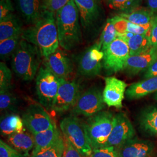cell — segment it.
I'll list each match as a JSON object with an SVG mask.
<instances>
[{
    "mask_svg": "<svg viewBox=\"0 0 157 157\" xmlns=\"http://www.w3.org/2000/svg\"><path fill=\"white\" fill-rule=\"evenodd\" d=\"M56 14L43 10L39 19L24 29L22 39L38 47L44 58L50 56L59 45Z\"/></svg>",
    "mask_w": 157,
    "mask_h": 157,
    "instance_id": "6da1fadb",
    "label": "cell"
},
{
    "mask_svg": "<svg viewBox=\"0 0 157 157\" xmlns=\"http://www.w3.org/2000/svg\"><path fill=\"white\" fill-rule=\"evenodd\" d=\"M59 45L65 50H73L82 41L80 18L74 0H71L56 14Z\"/></svg>",
    "mask_w": 157,
    "mask_h": 157,
    "instance_id": "7a4b0ae2",
    "label": "cell"
},
{
    "mask_svg": "<svg viewBox=\"0 0 157 157\" xmlns=\"http://www.w3.org/2000/svg\"><path fill=\"white\" fill-rule=\"evenodd\" d=\"M41 56L38 47L22 39L11 57L12 70L23 80L32 81L38 73Z\"/></svg>",
    "mask_w": 157,
    "mask_h": 157,
    "instance_id": "3957f363",
    "label": "cell"
},
{
    "mask_svg": "<svg viewBox=\"0 0 157 157\" xmlns=\"http://www.w3.org/2000/svg\"><path fill=\"white\" fill-rule=\"evenodd\" d=\"M114 118L112 112L101 111L84 122L87 138L93 150L105 147L112 132Z\"/></svg>",
    "mask_w": 157,
    "mask_h": 157,
    "instance_id": "277c9868",
    "label": "cell"
},
{
    "mask_svg": "<svg viewBox=\"0 0 157 157\" xmlns=\"http://www.w3.org/2000/svg\"><path fill=\"white\" fill-rule=\"evenodd\" d=\"M60 129L65 139L69 141L83 157H90L93 149L87 138L84 122L75 116L63 118Z\"/></svg>",
    "mask_w": 157,
    "mask_h": 157,
    "instance_id": "5b68a950",
    "label": "cell"
},
{
    "mask_svg": "<svg viewBox=\"0 0 157 157\" xmlns=\"http://www.w3.org/2000/svg\"><path fill=\"white\" fill-rule=\"evenodd\" d=\"M60 83L61 78L45 67H40L36 78V89L40 104L45 109H53Z\"/></svg>",
    "mask_w": 157,
    "mask_h": 157,
    "instance_id": "8992f818",
    "label": "cell"
},
{
    "mask_svg": "<svg viewBox=\"0 0 157 157\" xmlns=\"http://www.w3.org/2000/svg\"><path fill=\"white\" fill-rule=\"evenodd\" d=\"M105 105L101 89L93 86L80 94L71 112L73 116L83 115L89 118L102 111Z\"/></svg>",
    "mask_w": 157,
    "mask_h": 157,
    "instance_id": "52a82bcc",
    "label": "cell"
},
{
    "mask_svg": "<svg viewBox=\"0 0 157 157\" xmlns=\"http://www.w3.org/2000/svg\"><path fill=\"white\" fill-rule=\"evenodd\" d=\"M103 67L111 73L123 71L130 56L127 43L122 39L117 38L104 52Z\"/></svg>",
    "mask_w": 157,
    "mask_h": 157,
    "instance_id": "ba28073f",
    "label": "cell"
},
{
    "mask_svg": "<svg viewBox=\"0 0 157 157\" xmlns=\"http://www.w3.org/2000/svg\"><path fill=\"white\" fill-rule=\"evenodd\" d=\"M104 54L99 43L87 48L80 56L78 69L79 74L85 78H94L98 75L103 66Z\"/></svg>",
    "mask_w": 157,
    "mask_h": 157,
    "instance_id": "9c48e42d",
    "label": "cell"
},
{
    "mask_svg": "<svg viewBox=\"0 0 157 157\" xmlns=\"http://www.w3.org/2000/svg\"><path fill=\"white\" fill-rule=\"evenodd\" d=\"M22 118L25 126L32 135L44 132L56 126L45 109L38 104L29 105L23 112Z\"/></svg>",
    "mask_w": 157,
    "mask_h": 157,
    "instance_id": "30bf717a",
    "label": "cell"
},
{
    "mask_svg": "<svg viewBox=\"0 0 157 157\" xmlns=\"http://www.w3.org/2000/svg\"><path fill=\"white\" fill-rule=\"evenodd\" d=\"M81 94L80 86L76 81L61 78V83L52 109L58 113L72 109Z\"/></svg>",
    "mask_w": 157,
    "mask_h": 157,
    "instance_id": "8fae6325",
    "label": "cell"
},
{
    "mask_svg": "<svg viewBox=\"0 0 157 157\" xmlns=\"http://www.w3.org/2000/svg\"><path fill=\"white\" fill-rule=\"evenodd\" d=\"M135 128L128 117L124 112H120L115 115L114 124L111 133L105 147L118 148L135 137Z\"/></svg>",
    "mask_w": 157,
    "mask_h": 157,
    "instance_id": "7c38bea8",
    "label": "cell"
},
{
    "mask_svg": "<svg viewBox=\"0 0 157 157\" xmlns=\"http://www.w3.org/2000/svg\"><path fill=\"white\" fill-rule=\"evenodd\" d=\"M105 86L102 91L103 99L108 107L118 109L122 108V101L124 97L127 84L121 80L113 76L105 78Z\"/></svg>",
    "mask_w": 157,
    "mask_h": 157,
    "instance_id": "4fadbf2b",
    "label": "cell"
},
{
    "mask_svg": "<svg viewBox=\"0 0 157 157\" xmlns=\"http://www.w3.org/2000/svg\"><path fill=\"white\" fill-rule=\"evenodd\" d=\"M44 65L58 78L67 79L73 72V65L70 58L61 50L44 59Z\"/></svg>",
    "mask_w": 157,
    "mask_h": 157,
    "instance_id": "5bb4252c",
    "label": "cell"
},
{
    "mask_svg": "<svg viewBox=\"0 0 157 157\" xmlns=\"http://www.w3.org/2000/svg\"><path fill=\"white\" fill-rule=\"evenodd\" d=\"M154 148L151 141L134 137L117 150L120 157H152Z\"/></svg>",
    "mask_w": 157,
    "mask_h": 157,
    "instance_id": "9a60e30c",
    "label": "cell"
},
{
    "mask_svg": "<svg viewBox=\"0 0 157 157\" xmlns=\"http://www.w3.org/2000/svg\"><path fill=\"white\" fill-rule=\"evenodd\" d=\"M157 60V49L151 47L144 53L129 56L123 71L129 76H135L146 71Z\"/></svg>",
    "mask_w": 157,
    "mask_h": 157,
    "instance_id": "2e32d148",
    "label": "cell"
},
{
    "mask_svg": "<svg viewBox=\"0 0 157 157\" xmlns=\"http://www.w3.org/2000/svg\"><path fill=\"white\" fill-rule=\"evenodd\" d=\"M78 8L80 24L85 30H90L100 16V7L95 0H74Z\"/></svg>",
    "mask_w": 157,
    "mask_h": 157,
    "instance_id": "e0dca14e",
    "label": "cell"
},
{
    "mask_svg": "<svg viewBox=\"0 0 157 157\" xmlns=\"http://www.w3.org/2000/svg\"><path fill=\"white\" fill-rule=\"evenodd\" d=\"M17 11L28 25L36 22L43 12L41 0H13Z\"/></svg>",
    "mask_w": 157,
    "mask_h": 157,
    "instance_id": "ac0fdd59",
    "label": "cell"
},
{
    "mask_svg": "<svg viewBox=\"0 0 157 157\" xmlns=\"http://www.w3.org/2000/svg\"><path fill=\"white\" fill-rule=\"evenodd\" d=\"M157 91V76L131 84L126 90L125 95L129 100L140 99Z\"/></svg>",
    "mask_w": 157,
    "mask_h": 157,
    "instance_id": "d6986e66",
    "label": "cell"
},
{
    "mask_svg": "<svg viewBox=\"0 0 157 157\" xmlns=\"http://www.w3.org/2000/svg\"><path fill=\"white\" fill-rule=\"evenodd\" d=\"M22 21L14 13L0 21V41L17 36L23 31Z\"/></svg>",
    "mask_w": 157,
    "mask_h": 157,
    "instance_id": "ffe728a7",
    "label": "cell"
},
{
    "mask_svg": "<svg viewBox=\"0 0 157 157\" xmlns=\"http://www.w3.org/2000/svg\"><path fill=\"white\" fill-rule=\"evenodd\" d=\"M24 123L22 118L14 113H6L1 118L0 132L2 136H10L23 131Z\"/></svg>",
    "mask_w": 157,
    "mask_h": 157,
    "instance_id": "44dd1931",
    "label": "cell"
},
{
    "mask_svg": "<svg viewBox=\"0 0 157 157\" xmlns=\"http://www.w3.org/2000/svg\"><path fill=\"white\" fill-rule=\"evenodd\" d=\"M8 144L21 152L28 154L34 147L33 135L24 130L22 132L11 135L7 137Z\"/></svg>",
    "mask_w": 157,
    "mask_h": 157,
    "instance_id": "7402d4cb",
    "label": "cell"
},
{
    "mask_svg": "<svg viewBox=\"0 0 157 157\" xmlns=\"http://www.w3.org/2000/svg\"><path fill=\"white\" fill-rule=\"evenodd\" d=\"M118 15L127 19L130 22L147 29L151 28L152 22L154 17L151 10L144 8H137L128 13H121Z\"/></svg>",
    "mask_w": 157,
    "mask_h": 157,
    "instance_id": "603a6c76",
    "label": "cell"
},
{
    "mask_svg": "<svg viewBox=\"0 0 157 157\" xmlns=\"http://www.w3.org/2000/svg\"><path fill=\"white\" fill-rule=\"evenodd\" d=\"M139 123L141 130L151 136L157 137V108L150 107L141 112Z\"/></svg>",
    "mask_w": 157,
    "mask_h": 157,
    "instance_id": "cb8c5ba5",
    "label": "cell"
},
{
    "mask_svg": "<svg viewBox=\"0 0 157 157\" xmlns=\"http://www.w3.org/2000/svg\"><path fill=\"white\" fill-rule=\"evenodd\" d=\"M59 130L55 126L54 128L44 132L33 135L34 139V147L32 151V154H34L44 148L48 146H50L53 143L61 136Z\"/></svg>",
    "mask_w": 157,
    "mask_h": 157,
    "instance_id": "d4e9b609",
    "label": "cell"
},
{
    "mask_svg": "<svg viewBox=\"0 0 157 157\" xmlns=\"http://www.w3.org/2000/svg\"><path fill=\"white\" fill-rule=\"evenodd\" d=\"M111 20L118 33H130L134 34H144L150 36L151 29H147L134 24L119 15L113 17Z\"/></svg>",
    "mask_w": 157,
    "mask_h": 157,
    "instance_id": "484cf974",
    "label": "cell"
},
{
    "mask_svg": "<svg viewBox=\"0 0 157 157\" xmlns=\"http://www.w3.org/2000/svg\"><path fill=\"white\" fill-rule=\"evenodd\" d=\"M129 48L130 56L139 55L151 48L150 36L144 34H134L126 41Z\"/></svg>",
    "mask_w": 157,
    "mask_h": 157,
    "instance_id": "4316f807",
    "label": "cell"
},
{
    "mask_svg": "<svg viewBox=\"0 0 157 157\" xmlns=\"http://www.w3.org/2000/svg\"><path fill=\"white\" fill-rule=\"evenodd\" d=\"M65 140L62 135L50 146L32 154L30 157H63Z\"/></svg>",
    "mask_w": 157,
    "mask_h": 157,
    "instance_id": "83f0119b",
    "label": "cell"
},
{
    "mask_svg": "<svg viewBox=\"0 0 157 157\" xmlns=\"http://www.w3.org/2000/svg\"><path fill=\"white\" fill-rule=\"evenodd\" d=\"M22 38L21 36H17L0 41V57L2 60L12 57L17 50Z\"/></svg>",
    "mask_w": 157,
    "mask_h": 157,
    "instance_id": "f1b7e54d",
    "label": "cell"
},
{
    "mask_svg": "<svg viewBox=\"0 0 157 157\" xmlns=\"http://www.w3.org/2000/svg\"><path fill=\"white\" fill-rule=\"evenodd\" d=\"M17 97L11 91V89L0 91V109L1 112H15L17 111Z\"/></svg>",
    "mask_w": 157,
    "mask_h": 157,
    "instance_id": "f546056e",
    "label": "cell"
},
{
    "mask_svg": "<svg viewBox=\"0 0 157 157\" xmlns=\"http://www.w3.org/2000/svg\"><path fill=\"white\" fill-rule=\"evenodd\" d=\"M117 38V32L112 22L111 18L107 19L105 25L102 32L100 44L102 52L107 49L108 46Z\"/></svg>",
    "mask_w": 157,
    "mask_h": 157,
    "instance_id": "4dcf8cb0",
    "label": "cell"
},
{
    "mask_svg": "<svg viewBox=\"0 0 157 157\" xmlns=\"http://www.w3.org/2000/svg\"><path fill=\"white\" fill-rule=\"evenodd\" d=\"M107 3L112 10L128 13L139 8L141 0H107Z\"/></svg>",
    "mask_w": 157,
    "mask_h": 157,
    "instance_id": "1f68e13d",
    "label": "cell"
},
{
    "mask_svg": "<svg viewBox=\"0 0 157 157\" xmlns=\"http://www.w3.org/2000/svg\"><path fill=\"white\" fill-rule=\"evenodd\" d=\"M11 71L4 62L0 63V91L11 88Z\"/></svg>",
    "mask_w": 157,
    "mask_h": 157,
    "instance_id": "d6a6232c",
    "label": "cell"
},
{
    "mask_svg": "<svg viewBox=\"0 0 157 157\" xmlns=\"http://www.w3.org/2000/svg\"><path fill=\"white\" fill-rule=\"evenodd\" d=\"M71 0H41L42 9L54 14L67 4Z\"/></svg>",
    "mask_w": 157,
    "mask_h": 157,
    "instance_id": "836d02e7",
    "label": "cell"
},
{
    "mask_svg": "<svg viewBox=\"0 0 157 157\" xmlns=\"http://www.w3.org/2000/svg\"><path fill=\"white\" fill-rule=\"evenodd\" d=\"M0 157H26V156L6 143L0 140Z\"/></svg>",
    "mask_w": 157,
    "mask_h": 157,
    "instance_id": "e575fe53",
    "label": "cell"
},
{
    "mask_svg": "<svg viewBox=\"0 0 157 157\" xmlns=\"http://www.w3.org/2000/svg\"><path fill=\"white\" fill-rule=\"evenodd\" d=\"M90 157H120L116 148L113 147H102L93 150Z\"/></svg>",
    "mask_w": 157,
    "mask_h": 157,
    "instance_id": "d590c367",
    "label": "cell"
},
{
    "mask_svg": "<svg viewBox=\"0 0 157 157\" xmlns=\"http://www.w3.org/2000/svg\"><path fill=\"white\" fill-rule=\"evenodd\" d=\"M14 7L11 0L0 1V21L13 14Z\"/></svg>",
    "mask_w": 157,
    "mask_h": 157,
    "instance_id": "8d00e7d4",
    "label": "cell"
},
{
    "mask_svg": "<svg viewBox=\"0 0 157 157\" xmlns=\"http://www.w3.org/2000/svg\"><path fill=\"white\" fill-rule=\"evenodd\" d=\"M64 140L65 148L63 157H83L69 141L65 139Z\"/></svg>",
    "mask_w": 157,
    "mask_h": 157,
    "instance_id": "74e56055",
    "label": "cell"
},
{
    "mask_svg": "<svg viewBox=\"0 0 157 157\" xmlns=\"http://www.w3.org/2000/svg\"><path fill=\"white\" fill-rule=\"evenodd\" d=\"M150 39L152 47L157 49V16H154L152 19Z\"/></svg>",
    "mask_w": 157,
    "mask_h": 157,
    "instance_id": "f35d334b",
    "label": "cell"
},
{
    "mask_svg": "<svg viewBox=\"0 0 157 157\" xmlns=\"http://www.w3.org/2000/svg\"><path fill=\"white\" fill-rule=\"evenodd\" d=\"M144 76L146 78L157 76V60L155 62H154L151 66L146 71Z\"/></svg>",
    "mask_w": 157,
    "mask_h": 157,
    "instance_id": "ab89813d",
    "label": "cell"
},
{
    "mask_svg": "<svg viewBox=\"0 0 157 157\" xmlns=\"http://www.w3.org/2000/svg\"><path fill=\"white\" fill-rule=\"evenodd\" d=\"M147 4L153 13L157 12V0H147Z\"/></svg>",
    "mask_w": 157,
    "mask_h": 157,
    "instance_id": "60d3db41",
    "label": "cell"
},
{
    "mask_svg": "<svg viewBox=\"0 0 157 157\" xmlns=\"http://www.w3.org/2000/svg\"><path fill=\"white\" fill-rule=\"evenodd\" d=\"M154 99H155L156 101H157V92H155V95H154Z\"/></svg>",
    "mask_w": 157,
    "mask_h": 157,
    "instance_id": "b9f144b4",
    "label": "cell"
}]
</instances>
